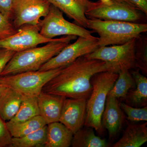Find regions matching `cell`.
Returning a JSON list of instances; mask_svg holds the SVG:
<instances>
[{
  "label": "cell",
  "mask_w": 147,
  "mask_h": 147,
  "mask_svg": "<svg viewBox=\"0 0 147 147\" xmlns=\"http://www.w3.org/2000/svg\"><path fill=\"white\" fill-rule=\"evenodd\" d=\"M17 31L11 23L10 19L0 13V40L10 36Z\"/></svg>",
  "instance_id": "obj_27"
},
{
  "label": "cell",
  "mask_w": 147,
  "mask_h": 147,
  "mask_svg": "<svg viewBox=\"0 0 147 147\" xmlns=\"http://www.w3.org/2000/svg\"><path fill=\"white\" fill-rule=\"evenodd\" d=\"M47 131V125L24 137H12L10 147H44Z\"/></svg>",
  "instance_id": "obj_24"
},
{
  "label": "cell",
  "mask_w": 147,
  "mask_h": 147,
  "mask_svg": "<svg viewBox=\"0 0 147 147\" xmlns=\"http://www.w3.org/2000/svg\"><path fill=\"white\" fill-rule=\"evenodd\" d=\"M120 106L125 113L128 121L133 122L147 121V106L142 108H135L127 105L124 102H120Z\"/></svg>",
  "instance_id": "obj_26"
},
{
  "label": "cell",
  "mask_w": 147,
  "mask_h": 147,
  "mask_svg": "<svg viewBox=\"0 0 147 147\" xmlns=\"http://www.w3.org/2000/svg\"><path fill=\"white\" fill-rule=\"evenodd\" d=\"M51 4L47 0H14L12 18L15 28L24 25L39 26L40 18L48 13Z\"/></svg>",
  "instance_id": "obj_10"
},
{
  "label": "cell",
  "mask_w": 147,
  "mask_h": 147,
  "mask_svg": "<svg viewBox=\"0 0 147 147\" xmlns=\"http://www.w3.org/2000/svg\"><path fill=\"white\" fill-rule=\"evenodd\" d=\"M137 38L121 45L99 47L85 56L104 61L108 66V71L111 72L118 73L123 69H136L134 53Z\"/></svg>",
  "instance_id": "obj_7"
},
{
  "label": "cell",
  "mask_w": 147,
  "mask_h": 147,
  "mask_svg": "<svg viewBox=\"0 0 147 147\" xmlns=\"http://www.w3.org/2000/svg\"><path fill=\"white\" fill-rule=\"evenodd\" d=\"M137 68L130 71L136 87L129 90L123 99L127 105L135 108L147 106V78Z\"/></svg>",
  "instance_id": "obj_16"
},
{
  "label": "cell",
  "mask_w": 147,
  "mask_h": 147,
  "mask_svg": "<svg viewBox=\"0 0 147 147\" xmlns=\"http://www.w3.org/2000/svg\"><path fill=\"white\" fill-rule=\"evenodd\" d=\"M14 0H0V13L7 17L12 18V9Z\"/></svg>",
  "instance_id": "obj_30"
},
{
  "label": "cell",
  "mask_w": 147,
  "mask_h": 147,
  "mask_svg": "<svg viewBox=\"0 0 147 147\" xmlns=\"http://www.w3.org/2000/svg\"><path fill=\"white\" fill-rule=\"evenodd\" d=\"M118 74V77L108 95L123 99L129 91L136 87V84L129 70L123 69L119 71Z\"/></svg>",
  "instance_id": "obj_23"
},
{
  "label": "cell",
  "mask_w": 147,
  "mask_h": 147,
  "mask_svg": "<svg viewBox=\"0 0 147 147\" xmlns=\"http://www.w3.org/2000/svg\"><path fill=\"white\" fill-rule=\"evenodd\" d=\"M63 67L47 71H27L0 77V84L24 96L38 97L43 87Z\"/></svg>",
  "instance_id": "obj_5"
},
{
  "label": "cell",
  "mask_w": 147,
  "mask_h": 147,
  "mask_svg": "<svg viewBox=\"0 0 147 147\" xmlns=\"http://www.w3.org/2000/svg\"><path fill=\"white\" fill-rule=\"evenodd\" d=\"M73 136V133L59 121L48 124L44 147L70 146Z\"/></svg>",
  "instance_id": "obj_18"
},
{
  "label": "cell",
  "mask_w": 147,
  "mask_h": 147,
  "mask_svg": "<svg viewBox=\"0 0 147 147\" xmlns=\"http://www.w3.org/2000/svg\"><path fill=\"white\" fill-rule=\"evenodd\" d=\"M39 115L37 97L23 95L18 112L13 118L7 122L11 123L22 122Z\"/></svg>",
  "instance_id": "obj_22"
},
{
  "label": "cell",
  "mask_w": 147,
  "mask_h": 147,
  "mask_svg": "<svg viewBox=\"0 0 147 147\" xmlns=\"http://www.w3.org/2000/svg\"><path fill=\"white\" fill-rule=\"evenodd\" d=\"M65 97L41 92L37 97L40 115L47 124L59 122Z\"/></svg>",
  "instance_id": "obj_15"
},
{
  "label": "cell",
  "mask_w": 147,
  "mask_h": 147,
  "mask_svg": "<svg viewBox=\"0 0 147 147\" xmlns=\"http://www.w3.org/2000/svg\"><path fill=\"white\" fill-rule=\"evenodd\" d=\"M23 97L20 93L4 86L0 97V117L4 121H8L15 116Z\"/></svg>",
  "instance_id": "obj_19"
},
{
  "label": "cell",
  "mask_w": 147,
  "mask_h": 147,
  "mask_svg": "<svg viewBox=\"0 0 147 147\" xmlns=\"http://www.w3.org/2000/svg\"><path fill=\"white\" fill-rule=\"evenodd\" d=\"M52 5L59 9L69 18L73 19L81 26L87 28L88 19L86 15L87 9L96 2L89 0H47Z\"/></svg>",
  "instance_id": "obj_14"
},
{
  "label": "cell",
  "mask_w": 147,
  "mask_h": 147,
  "mask_svg": "<svg viewBox=\"0 0 147 147\" xmlns=\"http://www.w3.org/2000/svg\"><path fill=\"white\" fill-rule=\"evenodd\" d=\"M11 139L6 122L0 117V147H10Z\"/></svg>",
  "instance_id": "obj_28"
},
{
  "label": "cell",
  "mask_w": 147,
  "mask_h": 147,
  "mask_svg": "<svg viewBox=\"0 0 147 147\" xmlns=\"http://www.w3.org/2000/svg\"><path fill=\"white\" fill-rule=\"evenodd\" d=\"M4 86H3L0 84V97H1V95L2 93L3 89Z\"/></svg>",
  "instance_id": "obj_33"
},
{
  "label": "cell",
  "mask_w": 147,
  "mask_h": 147,
  "mask_svg": "<svg viewBox=\"0 0 147 147\" xmlns=\"http://www.w3.org/2000/svg\"><path fill=\"white\" fill-rule=\"evenodd\" d=\"M86 15L88 18L103 20L127 21L145 24L146 15L126 0H111L108 4L100 1L87 9Z\"/></svg>",
  "instance_id": "obj_6"
},
{
  "label": "cell",
  "mask_w": 147,
  "mask_h": 147,
  "mask_svg": "<svg viewBox=\"0 0 147 147\" xmlns=\"http://www.w3.org/2000/svg\"><path fill=\"white\" fill-rule=\"evenodd\" d=\"M104 71H108V66L104 61L82 56L63 67L45 84L42 91L65 98L88 100L92 90V77Z\"/></svg>",
  "instance_id": "obj_1"
},
{
  "label": "cell",
  "mask_w": 147,
  "mask_h": 147,
  "mask_svg": "<svg viewBox=\"0 0 147 147\" xmlns=\"http://www.w3.org/2000/svg\"><path fill=\"white\" fill-rule=\"evenodd\" d=\"M40 33L48 39H53L59 36H75L86 38L94 37L93 32L79 25L67 21L63 16V12L51 4L50 9L44 18L40 20Z\"/></svg>",
  "instance_id": "obj_8"
},
{
  "label": "cell",
  "mask_w": 147,
  "mask_h": 147,
  "mask_svg": "<svg viewBox=\"0 0 147 147\" xmlns=\"http://www.w3.org/2000/svg\"><path fill=\"white\" fill-rule=\"evenodd\" d=\"M45 38L40 33L39 26L26 25L21 27L16 33L0 40V48L18 52L36 47L42 43L55 40Z\"/></svg>",
  "instance_id": "obj_11"
},
{
  "label": "cell",
  "mask_w": 147,
  "mask_h": 147,
  "mask_svg": "<svg viewBox=\"0 0 147 147\" xmlns=\"http://www.w3.org/2000/svg\"><path fill=\"white\" fill-rule=\"evenodd\" d=\"M16 52L4 48H0V77L5 67Z\"/></svg>",
  "instance_id": "obj_29"
},
{
  "label": "cell",
  "mask_w": 147,
  "mask_h": 147,
  "mask_svg": "<svg viewBox=\"0 0 147 147\" xmlns=\"http://www.w3.org/2000/svg\"><path fill=\"white\" fill-rule=\"evenodd\" d=\"M6 123L11 137L15 138L24 137L47 125L40 115L22 122L11 123L6 122Z\"/></svg>",
  "instance_id": "obj_21"
},
{
  "label": "cell",
  "mask_w": 147,
  "mask_h": 147,
  "mask_svg": "<svg viewBox=\"0 0 147 147\" xmlns=\"http://www.w3.org/2000/svg\"><path fill=\"white\" fill-rule=\"evenodd\" d=\"M147 123H128L121 137L113 147H140L147 141Z\"/></svg>",
  "instance_id": "obj_17"
},
{
  "label": "cell",
  "mask_w": 147,
  "mask_h": 147,
  "mask_svg": "<svg viewBox=\"0 0 147 147\" xmlns=\"http://www.w3.org/2000/svg\"><path fill=\"white\" fill-rule=\"evenodd\" d=\"M124 117L117 98L108 94L101 124L102 127L108 130L110 139L115 138L121 129Z\"/></svg>",
  "instance_id": "obj_13"
},
{
  "label": "cell",
  "mask_w": 147,
  "mask_h": 147,
  "mask_svg": "<svg viewBox=\"0 0 147 147\" xmlns=\"http://www.w3.org/2000/svg\"><path fill=\"white\" fill-rule=\"evenodd\" d=\"M98 38L94 37L86 38L79 37L72 44L69 43L63 48L57 55L41 67L39 71L64 67L74 61L78 58L88 55L99 47Z\"/></svg>",
  "instance_id": "obj_9"
},
{
  "label": "cell",
  "mask_w": 147,
  "mask_h": 147,
  "mask_svg": "<svg viewBox=\"0 0 147 147\" xmlns=\"http://www.w3.org/2000/svg\"><path fill=\"white\" fill-rule=\"evenodd\" d=\"M136 68L147 75V38L142 34L136 38L135 47Z\"/></svg>",
  "instance_id": "obj_25"
},
{
  "label": "cell",
  "mask_w": 147,
  "mask_h": 147,
  "mask_svg": "<svg viewBox=\"0 0 147 147\" xmlns=\"http://www.w3.org/2000/svg\"><path fill=\"white\" fill-rule=\"evenodd\" d=\"M108 142L95 134L94 129L82 127L73 134L71 146L73 147H107Z\"/></svg>",
  "instance_id": "obj_20"
},
{
  "label": "cell",
  "mask_w": 147,
  "mask_h": 147,
  "mask_svg": "<svg viewBox=\"0 0 147 147\" xmlns=\"http://www.w3.org/2000/svg\"><path fill=\"white\" fill-rule=\"evenodd\" d=\"M111 0H100V2L104 4H108L111 2Z\"/></svg>",
  "instance_id": "obj_32"
},
{
  "label": "cell",
  "mask_w": 147,
  "mask_h": 147,
  "mask_svg": "<svg viewBox=\"0 0 147 147\" xmlns=\"http://www.w3.org/2000/svg\"><path fill=\"white\" fill-rule=\"evenodd\" d=\"M87 100L84 98H65L64 101L59 121L73 134L84 125Z\"/></svg>",
  "instance_id": "obj_12"
},
{
  "label": "cell",
  "mask_w": 147,
  "mask_h": 147,
  "mask_svg": "<svg viewBox=\"0 0 147 147\" xmlns=\"http://www.w3.org/2000/svg\"><path fill=\"white\" fill-rule=\"evenodd\" d=\"M87 28L99 36V47L124 44L147 31V24L97 18L88 19Z\"/></svg>",
  "instance_id": "obj_4"
},
{
  "label": "cell",
  "mask_w": 147,
  "mask_h": 147,
  "mask_svg": "<svg viewBox=\"0 0 147 147\" xmlns=\"http://www.w3.org/2000/svg\"><path fill=\"white\" fill-rule=\"evenodd\" d=\"M118 76V73L110 71H101L95 74L91 79L92 90L87 100L84 125L92 127L100 135L104 133L101 118L107 96Z\"/></svg>",
  "instance_id": "obj_3"
},
{
  "label": "cell",
  "mask_w": 147,
  "mask_h": 147,
  "mask_svg": "<svg viewBox=\"0 0 147 147\" xmlns=\"http://www.w3.org/2000/svg\"><path fill=\"white\" fill-rule=\"evenodd\" d=\"M147 15V0H126Z\"/></svg>",
  "instance_id": "obj_31"
},
{
  "label": "cell",
  "mask_w": 147,
  "mask_h": 147,
  "mask_svg": "<svg viewBox=\"0 0 147 147\" xmlns=\"http://www.w3.org/2000/svg\"><path fill=\"white\" fill-rule=\"evenodd\" d=\"M75 36H65L47 42L44 46L16 52L6 65L1 76L39 70L43 65L76 39Z\"/></svg>",
  "instance_id": "obj_2"
}]
</instances>
